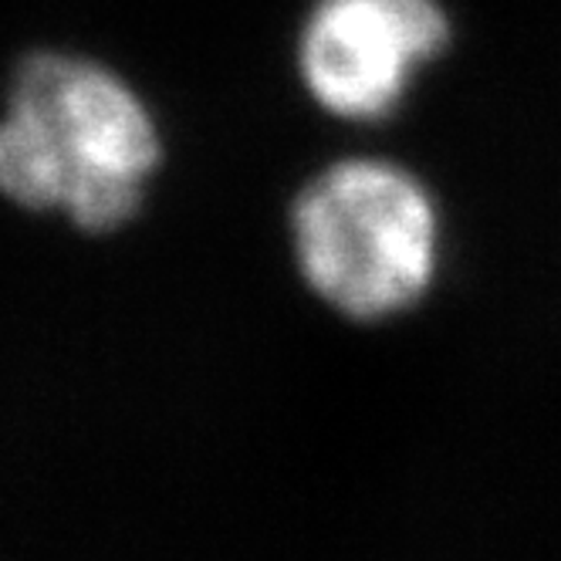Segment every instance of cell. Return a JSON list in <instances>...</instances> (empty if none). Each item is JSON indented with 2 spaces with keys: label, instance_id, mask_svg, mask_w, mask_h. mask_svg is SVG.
I'll return each mask as SVG.
<instances>
[{
  "label": "cell",
  "instance_id": "cell-1",
  "mask_svg": "<svg viewBox=\"0 0 561 561\" xmlns=\"http://www.w3.org/2000/svg\"><path fill=\"white\" fill-rule=\"evenodd\" d=\"M159 159L146 105L92 61L34 55L0 118V190L24 207H58L85 230L133 217Z\"/></svg>",
  "mask_w": 561,
  "mask_h": 561
},
{
  "label": "cell",
  "instance_id": "cell-2",
  "mask_svg": "<svg viewBox=\"0 0 561 561\" xmlns=\"http://www.w3.org/2000/svg\"><path fill=\"white\" fill-rule=\"evenodd\" d=\"M295 244L308 285L369 322L410 308L426 291L436 267V214L403 170L355 159L305 190Z\"/></svg>",
  "mask_w": 561,
  "mask_h": 561
},
{
  "label": "cell",
  "instance_id": "cell-3",
  "mask_svg": "<svg viewBox=\"0 0 561 561\" xmlns=\"http://www.w3.org/2000/svg\"><path fill=\"white\" fill-rule=\"evenodd\" d=\"M444 42L433 0H322L301 34V75L335 115L379 118Z\"/></svg>",
  "mask_w": 561,
  "mask_h": 561
}]
</instances>
